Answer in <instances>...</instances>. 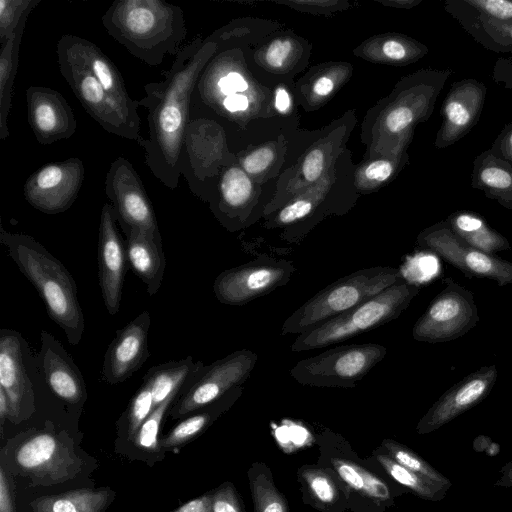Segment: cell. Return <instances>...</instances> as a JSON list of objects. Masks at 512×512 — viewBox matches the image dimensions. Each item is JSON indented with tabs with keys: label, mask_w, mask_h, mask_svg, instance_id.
Listing matches in <instances>:
<instances>
[{
	"label": "cell",
	"mask_w": 512,
	"mask_h": 512,
	"mask_svg": "<svg viewBox=\"0 0 512 512\" xmlns=\"http://www.w3.org/2000/svg\"><path fill=\"white\" fill-rule=\"evenodd\" d=\"M444 9L485 49L497 53H512V22L480 14L463 0H445Z\"/></svg>",
	"instance_id": "d4e9b609"
},
{
	"label": "cell",
	"mask_w": 512,
	"mask_h": 512,
	"mask_svg": "<svg viewBox=\"0 0 512 512\" xmlns=\"http://www.w3.org/2000/svg\"><path fill=\"white\" fill-rule=\"evenodd\" d=\"M109 36L149 66L176 56L186 38L184 11L163 0H116L102 16Z\"/></svg>",
	"instance_id": "7a4b0ae2"
},
{
	"label": "cell",
	"mask_w": 512,
	"mask_h": 512,
	"mask_svg": "<svg viewBox=\"0 0 512 512\" xmlns=\"http://www.w3.org/2000/svg\"><path fill=\"white\" fill-rule=\"evenodd\" d=\"M498 377L495 364L469 373L447 389L416 425L419 435L429 434L480 404L493 389Z\"/></svg>",
	"instance_id": "2e32d148"
},
{
	"label": "cell",
	"mask_w": 512,
	"mask_h": 512,
	"mask_svg": "<svg viewBox=\"0 0 512 512\" xmlns=\"http://www.w3.org/2000/svg\"><path fill=\"white\" fill-rule=\"evenodd\" d=\"M151 316L143 311L123 328L116 331L102 365V379L111 385L130 378L149 357L148 332Z\"/></svg>",
	"instance_id": "ffe728a7"
},
{
	"label": "cell",
	"mask_w": 512,
	"mask_h": 512,
	"mask_svg": "<svg viewBox=\"0 0 512 512\" xmlns=\"http://www.w3.org/2000/svg\"><path fill=\"white\" fill-rule=\"evenodd\" d=\"M387 354L377 343L328 349L298 361L290 376L299 384L319 388H354Z\"/></svg>",
	"instance_id": "52a82bcc"
},
{
	"label": "cell",
	"mask_w": 512,
	"mask_h": 512,
	"mask_svg": "<svg viewBox=\"0 0 512 512\" xmlns=\"http://www.w3.org/2000/svg\"><path fill=\"white\" fill-rule=\"evenodd\" d=\"M10 417V405L5 391L0 387V424L1 429L6 418Z\"/></svg>",
	"instance_id": "9f6ffc18"
},
{
	"label": "cell",
	"mask_w": 512,
	"mask_h": 512,
	"mask_svg": "<svg viewBox=\"0 0 512 512\" xmlns=\"http://www.w3.org/2000/svg\"><path fill=\"white\" fill-rule=\"evenodd\" d=\"M444 288L432 299L412 329L414 340L442 343L465 335L479 322L472 291L451 277L442 280Z\"/></svg>",
	"instance_id": "9c48e42d"
},
{
	"label": "cell",
	"mask_w": 512,
	"mask_h": 512,
	"mask_svg": "<svg viewBox=\"0 0 512 512\" xmlns=\"http://www.w3.org/2000/svg\"><path fill=\"white\" fill-rule=\"evenodd\" d=\"M471 186L512 212V165L496 158L489 149L473 161Z\"/></svg>",
	"instance_id": "4316f807"
},
{
	"label": "cell",
	"mask_w": 512,
	"mask_h": 512,
	"mask_svg": "<svg viewBox=\"0 0 512 512\" xmlns=\"http://www.w3.org/2000/svg\"><path fill=\"white\" fill-rule=\"evenodd\" d=\"M56 53L57 59L86 70L128 110L138 113V101L128 94L120 71L93 42L76 35L63 34L57 42Z\"/></svg>",
	"instance_id": "44dd1931"
},
{
	"label": "cell",
	"mask_w": 512,
	"mask_h": 512,
	"mask_svg": "<svg viewBox=\"0 0 512 512\" xmlns=\"http://www.w3.org/2000/svg\"><path fill=\"white\" fill-rule=\"evenodd\" d=\"M187 385L183 389L177 390L174 393H172L170 397H168L163 403L156 407L152 411V413L147 417V419L143 422V424L140 426V428L138 429L137 433L134 436V442L138 447L147 451L157 450L158 432L163 417L167 412L168 408L176 400L180 392L187 387Z\"/></svg>",
	"instance_id": "e575fe53"
},
{
	"label": "cell",
	"mask_w": 512,
	"mask_h": 512,
	"mask_svg": "<svg viewBox=\"0 0 512 512\" xmlns=\"http://www.w3.org/2000/svg\"><path fill=\"white\" fill-rule=\"evenodd\" d=\"M292 50L289 40H275L267 49L266 61L272 67H281Z\"/></svg>",
	"instance_id": "ee69618b"
},
{
	"label": "cell",
	"mask_w": 512,
	"mask_h": 512,
	"mask_svg": "<svg viewBox=\"0 0 512 512\" xmlns=\"http://www.w3.org/2000/svg\"><path fill=\"white\" fill-rule=\"evenodd\" d=\"M172 512H212V493L186 502Z\"/></svg>",
	"instance_id": "c3c4849f"
},
{
	"label": "cell",
	"mask_w": 512,
	"mask_h": 512,
	"mask_svg": "<svg viewBox=\"0 0 512 512\" xmlns=\"http://www.w3.org/2000/svg\"><path fill=\"white\" fill-rule=\"evenodd\" d=\"M302 500L320 512L348 510V491L329 466L322 463L304 464L297 469Z\"/></svg>",
	"instance_id": "cb8c5ba5"
},
{
	"label": "cell",
	"mask_w": 512,
	"mask_h": 512,
	"mask_svg": "<svg viewBox=\"0 0 512 512\" xmlns=\"http://www.w3.org/2000/svg\"><path fill=\"white\" fill-rule=\"evenodd\" d=\"M61 75L86 112L107 132L136 141L140 135V117L111 95L89 72L57 59Z\"/></svg>",
	"instance_id": "7c38bea8"
},
{
	"label": "cell",
	"mask_w": 512,
	"mask_h": 512,
	"mask_svg": "<svg viewBox=\"0 0 512 512\" xmlns=\"http://www.w3.org/2000/svg\"><path fill=\"white\" fill-rule=\"evenodd\" d=\"M324 154L320 149L312 150L303 163V175L309 182L316 181L322 173Z\"/></svg>",
	"instance_id": "f6af8a7d"
},
{
	"label": "cell",
	"mask_w": 512,
	"mask_h": 512,
	"mask_svg": "<svg viewBox=\"0 0 512 512\" xmlns=\"http://www.w3.org/2000/svg\"><path fill=\"white\" fill-rule=\"evenodd\" d=\"M105 194L123 232L138 229L162 242L152 203L139 174L125 157H117L107 171Z\"/></svg>",
	"instance_id": "4fadbf2b"
},
{
	"label": "cell",
	"mask_w": 512,
	"mask_h": 512,
	"mask_svg": "<svg viewBox=\"0 0 512 512\" xmlns=\"http://www.w3.org/2000/svg\"><path fill=\"white\" fill-rule=\"evenodd\" d=\"M416 241L422 250L440 257L466 277L489 279L501 287L512 284V262L468 245L446 220L424 229Z\"/></svg>",
	"instance_id": "30bf717a"
},
{
	"label": "cell",
	"mask_w": 512,
	"mask_h": 512,
	"mask_svg": "<svg viewBox=\"0 0 512 512\" xmlns=\"http://www.w3.org/2000/svg\"><path fill=\"white\" fill-rule=\"evenodd\" d=\"M224 108L229 112L243 111L248 107V99L241 94H235L225 97L223 100Z\"/></svg>",
	"instance_id": "f907efd6"
},
{
	"label": "cell",
	"mask_w": 512,
	"mask_h": 512,
	"mask_svg": "<svg viewBox=\"0 0 512 512\" xmlns=\"http://www.w3.org/2000/svg\"><path fill=\"white\" fill-rule=\"evenodd\" d=\"M495 487L511 488L512 487V460L505 463L499 470V477L494 483Z\"/></svg>",
	"instance_id": "816d5d0a"
},
{
	"label": "cell",
	"mask_w": 512,
	"mask_h": 512,
	"mask_svg": "<svg viewBox=\"0 0 512 512\" xmlns=\"http://www.w3.org/2000/svg\"><path fill=\"white\" fill-rule=\"evenodd\" d=\"M372 457L391 480L419 498L428 501H440L445 498L448 491L446 488L402 466L380 446L373 450Z\"/></svg>",
	"instance_id": "4dcf8cb0"
},
{
	"label": "cell",
	"mask_w": 512,
	"mask_h": 512,
	"mask_svg": "<svg viewBox=\"0 0 512 512\" xmlns=\"http://www.w3.org/2000/svg\"><path fill=\"white\" fill-rule=\"evenodd\" d=\"M274 154L270 148H260L242 160L244 170L249 174H257L266 169L273 160Z\"/></svg>",
	"instance_id": "7bdbcfd3"
},
{
	"label": "cell",
	"mask_w": 512,
	"mask_h": 512,
	"mask_svg": "<svg viewBox=\"0 0 512 512\" xmlns=\"http://www.w3.org/2000/svg\"><path fill=\"white\" fill-rule=\"evenodd\" d=\"M313 210V204L307 199H300L285 206L278 214L277 220L281 225L293 224L308 216Z\"/></svg>",
	"instance_id": "60d3db41"
},
{
	"label": "cell",
	"mask_w": 512,
	"mask_h": 512,
	"mask_svg": "<svg viewBox=\"0 0 512 512\" xmlns=\"http://www.w3.org/2000/svg\"><path fill=\"white\" fill-rule=\"evenodd\" d=\"M41 0H0V44L12 34L23 17L29 15Z\"/></svg>",
	"instance_id": "8d00e7d4"
},
{
	"label": "cell",
	"mask_w": 512,
	"mask_h": 512,
	"mask_svg": "<svg viewBox=\"0 0 512 512\" xmlns=\"http://www.w3.org/2000/svg\"><path fill=\"white\" fill-rule=\"evenodd\" d=\"M490 152L512 165V117L493 141Z\"/></svg>",
	"instance_id": "b9f144b4"
},
{
	"label": "cell",
	"mask_w": 512,
	"mask_h": 512,
	"mask_svg": "<svg viewBox=\"0 0 512 512\" xmlns=\"http://www.w3.org/2000/svg\"><path fill=\"white\" fill-rule=\"evenodd\" d=\"M110 203L102 206L98 234V276L105 307L110 315L120 310L126 272V246L116 226Z\"/></svg>",
	"instance_id": "e0dca14e"
},
{
	"label": "cell",
	"mask_w": 512,
	"mask_h": 512,
	"mask_svg": "<svg viewBox=\"0 0 512 512\" xmlns=\"http://www.w3.org/2000/svg\"><path fill=\"white\" fill-rule=\"evenodd\" d=\"M28 15L24 16L14 34L3 44L0 51V139L9 136L8 116L12 90L18 67L19 47Z\"/></svg>",
	"instance_id": "f1b7e54d"
},
{
	"label": "cell",
	"mask_w": 512,
	"mask_h": 512,
	"mask_svg": "<svg viewBox=\"0 0 512 512\" xmlns=\"http://www.w3.org/2000/svg\"><path fill=\"white\" fill-rule=\"evenodd\" d=\"M393 172L391 162L387 160H377L369 164L365 169V176L368 179L376 181L387 180Z\"/></svg>",
	"instance_id": "7dc6e473"
},
{
	"label": "cell",
	"mask_w": 512,
	"mask_h": 512,
	"mask_svg": "<svg viewBox=\"0 0 512 512\" xmlns=\"http://www.w3.org/2000/svg\"><path fill=\"white\" fill-rule=\"evenodd\" d=\"M212 512H246L232 483L225 482L212 492Z\"/></svg>",
	"instance_id": "74e56055"
},
{
	"label": "cell",
	"mask_w": 512,
	"mask_h": 512,
	"mask_svg": "<svg viewBox=\"0 0 512 512\" xmlns=\"http://www.w3.org/2000/svg\"><path fill=\"white\" fill-rule=\"evenodd\" d=\"M27 116L31 130L42 145L68 139L77 122L64 96L50 87L30 86L26 90Z\"/></svg>",
	"instance_id": "7402d4cb"
},
{
	"label": "cell",
	"mask_w": 512,
	"mask_h": 512,
	"mask_svg": "<svg viewBox=\"0 0 512 512\" xmlns=\"http://www.w3.org/2000/svg\"><path fill=\"white\" fill-rule=\"evenodd\" d=\"M275 107L281 113H285L290 107V97L284 88H278L275 93Z\"/></svg>",
	"instance_id": "f5cc1de1"
},
{
	"label": "cell",
	"mask_w": 512,
	"mask_h": 512,
	"mask_svg": "<svg viewBox=\"0 0 512 512\" xmlns=\"http://www.w3.org/2000/svg\"><path fill=\"white\" fill-rule=\"evenodd\" d=\"M124 233L127 261L146 285L147 293L155 295L162 285L166 264L162 242L138 229H129Z\"/></svg>",
	"instance_id": "484cf974"
},
{
	"label": "cell",
	"mask_w": 512,
	"mask_h": 512,
	"mask_svg": "<svg viewBox=\"0 0 512 512\" xmlns=\"http://www.w3.org/2000/svg\"><path fill=\"white\" fill-rule=\"evenodd\" d=\"M380 447L393 460L402 466L443 486L447 490L451 488L452 482L449 478L436 470L431 464L408 446L393 439H384L381 442Z\"/></svg>",
	"instance_id": "d6a6232c"
},
{
	"label": "cell",
	"mask_w": 512,
	"mask_h": 512,
	"mask_svg": "<svg viewBox=\"0 0 512 512\" xmlns=\"http://www.w3.org/2000/svg\"><path fill=\"white\" fill-rule=\"evenodd\" d=\"M26 343L19 332L0 330V387L10 405V419L18 422L34 410V388L26 370Z\"/></svg>",
	"instance_id": "d6986e66"
},
{
	"label": "cell",
	"mask_w": 512,
	"mask_h": 512,
	"mask_svg": "<svg viewBox=\"0 0 512 512\" xmlns=\"http://www.w3.org/2000/svg\"><path fill=\"white\" fill-rule=\"evenodd\" d=\"M144 382L132 398L126 415L128 438H134L140 426L154 410L152 384L146 374Z\"/></svg>",
	"instance_id": "d590c367"
},
{
	"label": "cell",
	"mask_w": 512,
	"mask_h": 512,
	"mask_svg": "<svg viewBox=\"0 0 512 512\" xmlns=\"http://www.w3.org/2000/svg\"><path fill=\"white\" fill-rule=\"evenodd\" d=\"M419 291L418 284L397 283L313 330L297 335L291 350L302 352L326 348L385 325L397 319Z\"/></svg>",
	"instance_id": "8992f818"
},
{
	"label": "cell",
	"mask_w": 512,
	"mask_h": 512,
	"mask_svg": "<svg viewBox=\"0 0 512 512\" xmlns=\"http://www.w3.org/2000/svg\"><path fill=\"white\" fill-rule=\"evenodd\" d=\"M445 220L455 235L480 251L496 255L498 252L511 249L507 238L474 211L457 210Z\"/></svg>",
	"instance_id": "83f0119b"
},
{
	"label": "cell",
	"mask_w": 512,
	"mask_h": 512,
	"mask_svg": "<svg viewBox=\"0 0 512 512\" xmlns=\"http://www.w3.org/2000/svg\"><path fill=\"white\" fill-rule=\"evenodd\" d=\"M247 475L254 512H289L286 497L275 485L267 464L252 463Z\"/></svg>",
	"instance_id": "1f68e13d"
},
{
	"label": "cell",
	"mask_w": 512,
	"mask_h": 512,
	"mask_svg": "<svg viewBox=\"0 0 512 512\" xmlns=\"http://www.w3.org/2000/svg\"><path fill=\"white\" fill-rule=\"evenodd\" d=\"M424 121L411 108L399 103L386 116L385 124L391 133H400L410 128L414 123Z\"/></svg>",
	"instance_id": "ab89813d"
},
{
	"label": "cell",
	"mask_w": 512,
	"mask_h": 512,
	"mask_svg": "<svg viewBox=\"0 0 512 512\" xmlns=\"http://www.w3.org/2000/svg\"><path fill=\"white\" fill-rule=\"evenodd\" d=\"M294 272L289 260L258 258L220 273L213 291L220 303L242 306L286 285Z\"/></svg>",
	"instance_id": "5bb4252c"
},
{
	"label": "cell",
	"mask_w": 512,
	"mask_h": 512,
	"mask_svg": "<svg viewBox=\"0 0 512 512\" xmlns=\"http://www.w3.org/2000/svg\"><path fill=\"white\" fill-rule=\"evenodd\" d=\"M13 461L20 474L40 485L70 480L82 468V461L75 454L68 436L49 431L29 433L18 443Z\"/></svg>",
	"instance_id": "ba28073f"
},
{
	"label": "cell",
	"mask_w": 512,
	"mask_h": 512,
	"mask_svg": "<svg viewBox=\"0 0 512 512\" xmlns=\"http://www.w3.org/2000/svg\"><path fill=\"white\" fill-rule=\"evenodd\" d=\"M0 242L19 270L37 289L49 317L77 345L84 332L77 287L65 266L33 237L0 227Z\"/></svg>",
	"instance_id": "3957f363"
},
{
	"label": "cell",
	"mask_w": 512,
	"mask_h": 512,
	"mask_svg": "<svg viewBox=\"0 0 512 512\" xmlns=\"http://www.w3.org/2000/svg\"><path fill=\"white\" fill-rule=\"evenodd\" d=\"M406 282L400 269H360L329 284L296 309L282 324L281 335L303 334L362 304L387 288Z\"/></svg>",
	"instance_id": "5b68a950"
},
{
	"label": "cell",
	"mask_w": 512,
	"mask_h": 512,
	"mask_svg": "<svg viewBox=\"0 0 512 512\" xmlns=\"http://www.w3.org/2000/svg\"><path fill=\"white\" fill-rule=\"evenodd\" d=\"M493 80L506 89H512V57L499 58L492 70Z\"/></svg>",
	"instance_id": "bcb514c9"
},
{
	"label": "cell",
	"mask_w": 512,
	"mask_h": 512,
	"mask_svg": "<svg viewBox=\"0 0 512 512\" xmlns=\"http://www.w3.org/2000/svg\"><path fill=\"white\" fill-rule=\"evenodd\" d=\"M214 48L213 43L200 39L182 47L163 80L146 84L145 96L138 101L139 106L148 110V137L139 143L145 164L170 189L178 186L181 176V154L193 92Z\"/></svg>",
	"instance_id": "6da1fadb"
},
{
	"label": "cell",
	"mask_w": 512,
	"mask_h": 512,
	"mask_svg": "<svg viewBox=\"0 0 512 512\" xmlns=\"http://www.w3.org/2000/svg\"><path fill=\"white\" fill-rule=\"evenodd\" d=\"M112 494L109 490L76 489L39 497L31 507L33 512H104Z\"/></svg>",
	"instance_id": "f546056e"
},
{
	"label": "cell",
	"mask_w": 512,
	"mask_h": 512,
	"mask_svg": "<svg viewBox=\"0 0 512 512\" xmlns=\"http://www.w3.org/2000/svg\"><path fill=\"white\" fill-rule=\"evenodd\" d=\"M318 463L331 467L348 491V510L386 512L395 499L409 492L391 480L371 456L362 459L341 435L325 429L315 434Z\"/></svg>",
	"instance_id": "277c9868"
},
{
	"label": "cell",
	"mask_w": 512,
	"mask_h": 512,
	"mask_svg": "<svg viewBox=\"0 0 512 512\" xmlns=\"http://www.w3.org/2000/svg\"><path fill=\"white\" fill-rule=\"evenodd\" d=\"M331 79L323 77L314 84V92L320 96H326L333 90Z\"/></svg>",
	"instance_id": "11a10c76"
},
{
	"label": "cell",
	"mask_w": 512,
	"mask_h": 512,
	"mask_svg": "<svg viewBox=\"0 0 512 512\" xmlns=\"http://www.w3.org/2000/svg\"><path fill=\"white\" fill-rule=\"evenodd\" d=\"M0 512H15L8 479L3 467L0 468Z\"/></svg>",
	"instance_id": "681fc988"
},
{
	"label": "cell",
	"mask_w": 512,
	"mask_h": 512,
	"mask_svg": "<svg viewBox=\"0 0 512 512\" xmlns=\"http://www.w3.org/2000/svg\"><path fill=\"white\" fill-rule=\"evenodd\" d=\"M226 77L237 93L247 89V82L240 73L231 71L226 74Z\"/></svg>",
	"instance_id": "db71d44e"
},
{
	"label": "cell",
	"mask_w": 512,
	"mask_h": 512,
	"mask_svg": "<svg viewBox=\"0 0 512 512\" xmlns=\"http://www.w3.org/2000/svg\"><path fill=\"white\" fill-rule=\"evenodd\" d=\"M487 94L485 84L474 78L453 82L443 101V121L435 146L447 148L466 136L478 123Z\"/></svg>",
	"instance_id": "ac0fdd59"
},
{
	"label": "cell",
	"mask_w": 512,
	"mask_h": 512,
	"mask_svg": "<svg viewBox=\"0 0 512 512\" xmlns=\"http://www.w3.org/2000/svg\"><path fill=\"white\" fill-rule=\"evenodd\" d=\"M38 361L50 391L70 405L84 403L87 391L82 374L71 356L50 333L42 331Z\"/></svg>",
	"instance_id": "603a6c76"
},
{
	"label": "cell",
	"mask_w": 512,
	"mask_h": 512,
	"mask_svg": "<svg viewBox=\"0 0 512 512\" xmlns=\"http://www.w3.org/2000/svg\"><path fill=\"white\" fill-rule=\"evenodd\" d=\"M84 173L83 161L77 157L47 163L27 178L24 197L45 214L65 212L78 197Z\"/></svg>",
	"instance_id": "9a60e30c"
},
{
	"label": "cell",
	"mask_w": 512,
	"mask_h": 512,
	"mask_svg": "<svg viewBox=\"0 0 512 512\" xmlns=\"http://www.w3.org/2000/svg\"><path fill=\"white\" fill-rule=\"evenodd\" d=\"M463 2L480 14L512 22V0H463Z\"/></svg>",
	"instance_id": "f35d334b"
},
{
	"label": "cell",
	"mask_w": 512,
	"mask_h": 512,
	"mask_svg": "<svg viewBox=\"0 0 512 512\" xmlns=\"http://www.w3.org/2000/svg\"><path fill=\"white\" fill-rule=\"evenodd\" d=\"M252 193L247 174L237 167L227 169L220 180L219 210H236L243 207Z\"/></svg>",
	"instance_id": "836d02e7"
},
{
	"label": "cell",
	"mask_w": 512,
	"mask_h": 512,
	"mask_svg": "<svg viewBox=\"0 0 512 512\" xmlns=\"http://www.w3.org/2000/svg\"><path fill=\"white\" fill-rule=\"evenodd\" d=\"M258 355L248 349L237 350L204 367L187 385L171 410L173 418L183 417L219 400L230 390L242 386L253 372Z\"/></svg>",
	"instance_id": "8fae6325"
}]
</instances>
